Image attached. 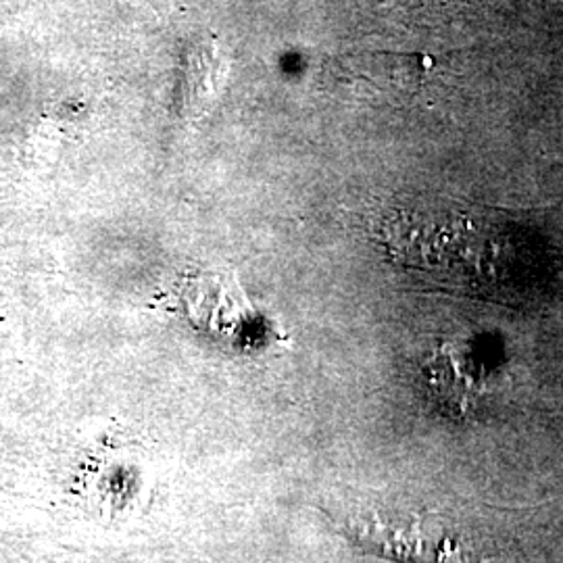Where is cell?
<instances>
[{"instance_id": "1", "label": "cell", "mask_w": 563, "mask_h": 563, "mask_svg": "<svg viewBox=\"0 0 563 563\" xmlns=\"http://www.w3.org/2000/svg\"><path fill=\"white\" fill-rule=\"evenodd\" d=\"M225 78V63L218 42L199 41L184 53L181 107L184 115L199 118L218 99Z\"/></svg>"}, {"instance_id": "2", "label": "cell", "mask_w": 563, "mask_h": 563, "mask_svg": "<svg viewBox=\"0 0 563 563\" xmlns=\"http://www.w3.org/2000/svg\"><path fill=\"white\" fill-rule=\"evenodd\" d=\"M430 362V378L432 384L441 390V399L453 402L455 409H465L474 399V378L472 372L467 374L465 365L455 357L451 349H443L434 353Z\"/></svg>"}]
</instances>
